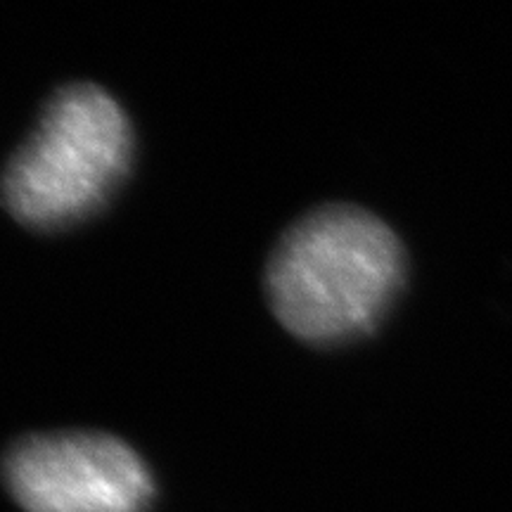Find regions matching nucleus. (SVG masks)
<instances>
[{"instance_id": "nucleus-1", "label": "nucleus", "mask_w": 512, "mask_h": 512, "mask_svg": "<svg viewBox=\"0 0 512 512\" xmlns=\"http://www.w3.org/2000/svg\"><path fill=\"white\" fill-rule=\"evenodd\" d=\"M403 247L375 214L330 204L285 230L266 266V297L280 325L309 344L373 332L403 283Z\"/></svg>"}, {"instance_id": "nucleus-2", "label": "nucleus", "mask_w": 512, "mask_h": 512, "mask_svg": "<svg viewBox=\"0 0 512 512\" xmlns=\"http://www.w3.org/2000/svg\"><path fill=\"white\" fill-rule=\"evenodd\" d=\"M131 157L133 131L119 102L95 83H69L5 166V207L27 228H69L105 207Z\"/></svg>"}, {"instance_id": "nucleus-3", "label": "nucleus", "mask_w": 512, "mask_h": 512, "mask_svg": "<svg viewBox=\"0 0 512 512\" xmlns=\"http://www.w3.org/2000/svg\"><path fill=\"white\" fill-rule=\"evenodd\" d=\"M5 484L27 512H145L155 482L126 441L102 432H48L17 439Z\"/></svg>"}]
</instances>
